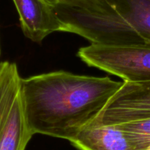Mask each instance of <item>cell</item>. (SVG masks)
Returning a JSON list of instances; mask_svg holds the SVG:
<instances>
[{"label":"cell","mask_w":150,"mask_h":150,"mask_svg":"<svg viewBox=\"0 0 150 150\" xmlns=\"http://www.w3.org/2000/svg\"><path fill=\"white\" fill-rule=\"evenodd\" d=\"M71 144L79 150H142L132 132L117 125L93 122L81 130Z\"/></svg>","instance_id":"52a82bcc"},{"label":"cell","mask_w":150,"mask_h":150,"mask_svg":"<svg viewBox=\"0 0 150 150\" xmlns=\"http://www.w3.org/2000/svg\"><path fill=\"white\" fill-rule=\"evenodd\" d=\"M149 150H150V149H149Z\"/></svg>","instance_id":"8fae6325"},{"label":"cell","mask_w":150,"mask_h":150,"mask_svg":"<svg viewBox=\"0 0 150 150\" xmlns=\"http://www.w3.org/2000/svg\"><path fill=\"white\" fill-rule=\"evenodd\" d=\"M121 129L132 132L142 150L150 149V118L137 121L116 124Z\"/></svg>","instance_id":"ba28073f"},{"label":"cell","mask_w":150,"mask_h":150,"mask_svg":"<svg viewBox=\"0 0 150 150\" xmlns=\"http://www.w3.org/2000/svg\"><path fill=\"white\" fill-rule=\"evenodd\" d=\"M0 55H1V48H0Z\"/></svg>","instance_id":"30bf717a"},{"label":"cell","mask_w":150,"mask_h":150,"mask_svg":"<svg viewBox=\"0 0 150 150\" xmlns=\"http://www.w3.org/2000/svg\"><path fill=\"white\" fill-rule=\"evenodd\" d=\"M26 38L41 43L54 32H64V26L47 0H13Z\"/></svg>","instance_id":"8992f818"},{"label":"cell","mask_w":150,"mask_h":150,"mask_svg":"<svg viewBox=\"0 0 150 150\" xmlns=\"http://www.w3.org/2000/svg\"><path fill=\"white\" fill-rule=\"evenodd\" d=\"M17 65L0 62V150H25L33 133L23 107Z\"/></svg>","instance_id":"3957f363"},{"label":"cell","mask_w":150,"mask_h":150,"mask_svg":"<svg viewBox=\"0 0 150 150\" xmlns=\"http://www.w3.org/2000/svg\"><path fill=\"white\" fill-rule=\"evenodd\" d=\"M77 55L89 66L120 76L124 82L150 81V43L136 45L91 44Z\"/></svg>","instance_id":"277c9868"},{"label":"cell","mask_w":150,"mask_h":150,"mask_svg":"<svg viewBox=\"0 0 150 150\" xmlns=\"http://www.w3.org/2000/svg\"><path fill=\"white\" fill-rule=\"evenodd\" d=\"M124 82L64 71L21 79L28 125L35 134L71 142L101 113Z\"/></svg>","instance_id":"6da1fadb"},{"label":"cell","mask_w":150,"mask_h":150,"mask_svg":"<svg viewBox=\"0 0 150 150\" xmlns=\"http://www.w3.org/2000/svg\"><path fill=\"white\" fill-rule=\"evenodd\" d=\"M150 118V81L124 82L93 121L100 125H116Z\"/></svg>","instance_id":"5b68a950"},{"label":"cell","mask_w":150,"mask_h":150,"mask_svg":"<svg viewBox=\"0 0 150 150\" xmlns=\"http://www.w3.org/2000/svg\"><path fill=\"white\" fill-rule=\"evenodd\" d=\"M51 5L64 32L92 44L150 43V0H64Z\"/></svg>","instance_id":"7a4b0ae2"},{"label":"cell","mask_w":150,"mask_h":150,"mask_svg":"<svg viewBox=\"0 0 150 150\" xmlns=\"http://www.w3.org/2000/svg\"><path fill=\"white\" fill-rule=\"evenodd\" d=\"M50 4H53V3H56V2H59V1H64V0H47Z\"/></svg>","instance_id":"9c48e42d"}]
</instances>
